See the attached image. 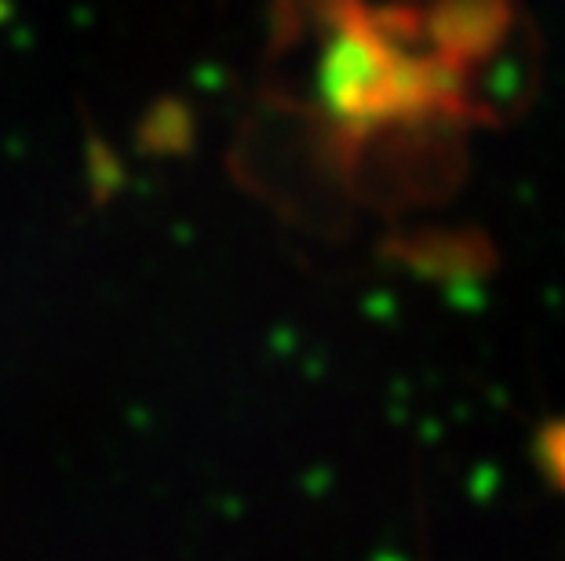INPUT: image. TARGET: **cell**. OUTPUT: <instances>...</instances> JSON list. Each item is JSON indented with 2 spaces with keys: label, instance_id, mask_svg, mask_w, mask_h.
Returning a JSON list of instances; mask_svg holds the SVG:
<instances>
[{
  "label": "cell",
  "instance_id": "obj_1",
  "mask_svg": "<svg viewBox=\"0 0 565 561\" xmlns=\"http://www.w3.org/2000/svg\"><path fill=\"white\" fill-rule=\"evenodd\" d=\"M511 11L503 0H445L430 11V41L445 63H471L489 55L508 33Z\"/></svg>",
  "mask_w": 565,
  "mask_h": 561
},
{
  "label": "cell",
  "instance_id": "obj_2",
  "mask_svg": "<svg viewBox=\"0 0 565 561\" xmlns=\"http://www.w3.org/2000/svg\"><path fill=\"white\" fill-rule=\"evenodd\" d=\"M540 463H544L551 482L565 493V420L540 431Z\"/></svg>",
  "mask_w": 565,
  "mask_h": 561
}]
</instances>
